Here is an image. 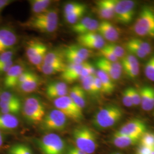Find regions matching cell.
<instances>
[{
	"label": "cell",
	"mask_w": 154,
	"mask_h": 154,
	"mask_svg": "<svg viewBox=\"0 0 154 154\" xmlns=\"http://www.w3.org/2000/svg\"><path fill=\"white\" fill-rule=\"evenodd\" d=\"M97 70H95L94 66L91 65L90 63L85 61L83 63L82 69L81 73L80 80L85 78L86 77L90 76V75H95Z\"/></svg>",
	"instance_id": "39"
},
{
	"label": "cell",
	"mask_w": 154,
	"mask_h": 154,
	"mask_svg": "<svg viewBox=\"0 0 154 154\" xmlns=\"http://www.w3.org/2000/svg\"><path fill=\"white\" fill-rule=\"evenodd\" d=\"M123 103L126 107H131L133 106L130 93V88H126L122 93Z\"/></svg>",
	"instance_id": "47"
},
{
	"label": "cell",
	"mask_w": 154,
	"mask_h": 154,
	"mask_svg": "<svg viewBox=\"0 0 154 154\" xmlns=\"http://www.w3.org/2000/svg\"><path fill=\"white\" fill-rule=\"evenodd\" d=\"M19 102H21L20 98L12 93L5 91L0 94V103H13Z\"/></svg>",
	"instance_id": "38"
},
{
	"label": "cell",
	"mask_w": 154,
	"mask_h": 154,
	"mask_svg": "<svg viewBox=\"0 0 154 154\" xmlns=\"http://www.w3.org/2000/svg\"><path fill=\"white\" fill-rule=\"evenodd\" d=\"M151 154H154V148L152 149V152H151Z\"/></svg>",
	"instance_id": "57"
},
{
	"label": "cell",
	"mask_w": 154,
	"mask_h": 154,
	"mask_svg": "<svg viewBox=\"0 0 154 154\" xmlns=\"http://www.w3.org/2000/svg\"><path fill=\"white\" fill-rule=\"evenodd\" d=\"M94 76L90 75L83 79L81 81L83 89L85 90L86 93L88 94L91 96L95 97L96 94L94 86Z\"/></svg>",
	"instance_id": "34"
},
{
	"label": "cell",
	"mask_w": 154,
	"mask_h": 154,
	"mask_svg": "<svg viewBox=\"0 0 154 154\" xmlns=\"http://www.w3.org/2000/svg\"><path fill=\"white\" fill-rule=\"evenodd\" d=\"M99 24V22L97 20L92 18L91 17H83L72 25V30L78 35L86 33L97 32Z\"/></svg>",
	"instance_id": "12"
},
{
	"label": "cell",
	"mask_w": 154,
	"mask_h": 154,
	"mask_svg": "<svg viewBox=\"0 0 154 154\" xmlns=\"http://www.w3.org/2000/svg\"><path fill=\"white\" fill-rule=\"evenodd\" d=\"M66 154H87L76 147H72L67 150Z\"/></svg>",
	"instance_id": "54"
},
{
	"label": "cell",
	"mask_w": 154,
	"mask_h": 154,
	"mask_svg": "<svg viewBox=\"0 0 154 154\" xmlns=\"http://www.w3.org/2000/svg\"><path fill=\"white\" fill-rule=\"evenodd\" d=\"M21 109V102L13 103H0V111L2 114H16L19 113Z\"/></svg>",
	"instance_id": "30"
},
{
	"label": "cell",
	"mask_w": 154,
	"mask_h": 154,
	"mask_svg": "<svg viewBox=\"0 0 154 154\" xmlns=\"http://www.w3.org/2000/svg\"><path fill=\"white\" fill-rule=\"evenodd\" d=\"M95 75L100 81L102 86V93L109 95L114 91L116 85L113 81L105 72L98 69Z\"/></svg>",
	"instance_id": "23"
},
{
	"label": "cell",
	"mask_w": 154,
	"mask_h": 154,
	"mask_svg": "<svg viewBox=\"0 0 154 154\" xmlns=\"http://www.w3.org/2000/svg\"><path fill=\"white\" fill-rule=\"evenodd\" d=\"M94 90L97 96L100 93H102V84L100 79L96 76V75L94 76Z\"/></svg>",
	"instance_id": "51"
},
{
	"label": "cell",
	"mask_w": 154,
	"mask_h": 154,
	"mask_svg": "<svg viewBox=\"0 0 154 154\" xmlns=\"http://www.w3.org/2000/svg\"><path fill=\"white\" fill-rule=\"evenodd\" d=\"M122 66L132 65H139V61L138 58L131 54H127L122 58Z\"/></svg>",
	"instance_id": "46"
},
{
	"label": "cell",
	"mask_w": 154,
	"mask_h": 154,
	"mask_svg": "<svg viewBox=\"0 0 154 154\" xmlns=\"http://www.w3.org/2000/svg\"><path fill=\"white\" fill-rule=\"evenodd\" d=\"M9 154H33L31 148L23 143H17L9 148Z\"/></svg>",
	"instance_id": "33"
},
{
	"label": "cell",
	"mask_w": 154,
	"mask_h": 154,
	"mask_svg": "<svg viewBox=\"0 0 154 154\" xmlns=\"http://www.w3.org/2000/svg\"><path fill=\"white\" fill-rule=\"evenodd\" d=\"M67 118L60 110L55 109L46 114L41 122V127L45 131H61L65 130Z\"/></svg>",
	"instance_id": "8"
},
{
	"label": "cell",
	"mask_w": 154,
	"mask_h": 154,
	"mask_svg": "<svg viewBox=\"0 0 154 154\" xmlns=\"http://www.w3.org/2000/svg\"><path fill=\"white\" fill-rule=\"evenodd\" d=\"M66 66L65 63L59 65H47L43 63L39 67V69L46 75H51L60 72H62Z\"/></svg>",
	"instance_id": "29"
},
{
	"label": "cell",
	"mask_w": 154,
	"mask_h": 154,
	"mask_svg": "<svg viewBox=\"0 0 154 154\" xmlns=\"http://www.w3.org/2000/svg\"><path fill=\"white\" fill-rule=\"evenodd\" d=\"M18 125L19 121L14 115L0 114V130H13L16 128Z\"/></svg>",
	"instance_id": "24"
},
{
	"label": "cell",
	"mask_w": 154,
	"mask_h": 154,
	"mask_svg": "<svg viewBox=\"0 0 154 154\" xmlns=\"http://www.w3.org/2000/svg\"><path fill=\"white\" fill-rule=\"evenodd\" d=\"M123 113V110L117 105L106 106L98 110L94 116V126L101 130L109 128L121 121Z\"/></svg>",
	"instance_id": "1"
},
{
	"label": "cell",
	"mask_w": 154,
	"mask_h": 154,
	"mask_svg": "<svg viewBox=\"0 0 154 154\" xmlns=\"http://www.w3.org/2000/svg\"><path fill=\"white\" fill-rule=\"evenodd\" d=\"M69 47L72 51H74L84 62L88 59L91 54V51L90 50L86 49L80 45H72L69 46Z\"/></svg>",
	"instance_id": "36"
},
{
	"label": "cell",
	"mask_w": 154,
	"mask_h": 154,
	"mask_svg": "<svg viewBox=\"0 0 154 154\" xmlns=\"http://www.w3.org/2000/svg\"><path fill=\"white\" fill-rule=\"evenodd\" d=\"M113 154H122L121 153H120V152H115V153H113Z\"/></svg>",
	"instance_id": "58"
},
{
	"label": "cell",
	"mask_w": 154,
	"mask_h": 154,
	"mask_svg": "<svg viewBox=\"0 0 154 154\" xmlns=\"http://www.w3.org/2000/svg\"><path fill=\"white\" fill-rule=\"evenodd\" d=\"M86 9L87 6L77 11H74L69 15L64 16L66 22H68L70 24H72V25L75 24L82 18L84 14L86 11Z\"/></svg>",
	"instance_id": "35"
},
{
	"label": "cell",
	"mask_w": 154,
	"mask_h": 154,
	"mask_svg": "<svg viewBox=\"0 0 154 154\" xmlns=\"http://www.w3.org/2000/svg\"><path fill=\"white\" fill-rule=\"evenodd\" d=\"M144 73L149 79L154 82V55L146 63Z\"/></svg>",
	"instance_id": "43"
},
{
	"label": "cell",
	"mask_w": 154,
	"mask_h": 154,
	"mask_svg": "<svg viewBox=\"0 0 154 154\" xmlns=\"http://www.w3.org/2000/svg\"><path fill=\"white\" fill-rule=\"evenodd\" d=\"M25 71V67L22 65H13L6 73L4 85L6 88H13L17 86V82L21 74Z\"/></svg>",
	"instance_id": "18"
},
{
	"label": "cell",
	"mask_w": 154,
	"mask_h": 154,
	"mask_svg": "<svg viewBox=\"0 0 154 154\" xmlns=\"http://www.w3.org/2000/svg\"><path fill=\"white\" fill-rule=\"evenodd\" d=\"M114 18L119 23L128 25L132 22L135 16V2L131 0H114Z\"/></svg>",
	"instance_id": "7"
},
{
	"label": "cell",
	"mask_w": 154,
	"mask_h": 154,
	"mask_svg": "<svg viewBox=\"0 0 154 154\" xmlns=\"http://www.w3.org/2000/svg\"><path fill=\"white\" fill-rule=\"evenodd\" d=\"M29 2L34 15H37L48 11L51 3V1L50 0H31Z\"/></svg>",
	"instance_id": "27"
},
{
	"label": "cell",
	"mask_w": 154,
	"mask_h": 154,
	"mask_svg": "<svg viewBox=\"0 0 154 154\" xmlns=\"http://www.w3.org/2000/svg\"><path fill=\"white\" fill-rule=\"evenodd\" d=\"M14 65L13 60L7 62L4 64L0 65V74L2 73H6L8 70L11 68V66Z\"/></svg>",
	"instance_id": "53"
},
{
	"label": "cell",
	"mask_w": 154,
	"mask_h": 154,
	"mask_svg": "<svg viewBox=\"0 0 154 154\" xmlns=\"http://www.w3.org/2000/svg\"><path fill=\"white\" fill-rule=\"evenodd\" d=\"M72 137L78 149L87 154L95 152L98 147L97 136L90 127L86 126L75 127L72 131Z\"/></svg>",
	"instance_id": "2"
},
{
	"label": "cell",
	"mask_w": 154,
	"mask_h": 154,
	"mask_svg": "<svg viewBox=\"0 0 154 154\" xmlns=\"http://www.w3.org/2000/svg\"><path fill=\"white\" fill-rule=\"evenodd\" d=\"M98 69L105 72L110 78L116 81L120 79L123 72L122 66L119 62H111L100 58L96 62Z\"/></svg>",
	"instance_id": "11"
},
{
	"label": "cell",
	"mask_w": 154,
	"mask_h": 154,
	"mask_svg": "<svg viewBox=\"0 0 154 154\" xmlns=\"http://www.w3.org/2000/svg\"><path fill=\"white\" fill-rule=\"evenodd\" d=\"M17 42V35L11 28H0V54L11 50Z\"/></svg>",
	"instance_id": "13"
},
{
	"label": "cell",
	"mask_w": 154,
	"mask_h": 154,
	"mask_svg": "<svg viewBox=\"0 0 154 154\" xmlns=\"http://www.w3.org/2000/svg\"><path fill=\"white\" fill-rule=\"evenodd\" d=\"M37 144L42 154H65V142L55 133L46 134L39 139Z\"/></svg>",
	"instance_id": "5"
},
{
	"label": "cell",
	"mask_w": 154,
	"mask_h": 154,
	"mask_svg": "<svg viewBox=\"0 0 154 154\" xmlns=\"http://www.w3.org/2000/svg\"><path fill=\"white\" fill-rule=\"evenodd\" d=\"M64 58L66 59L69 63L80 65L85 62L82 60L72 51L69 46L66 47L63 51Z\"/></svg>",
	"instance_id": "32"
},
{
	"label": "cell",
	"mask_w": 154,
	"mask_h": 154,
	"mask_svg": "<svg viewBox=\"0 0 154 154\" xmlns=\"http://www.w3.org/2000/svg\"><path fill=\"white\" fill-rule=\"evenodd\" d=\"M130 39L134 44L137 45L139 48L144 51L147 55H149L151 53L152 47L149 42L138 38H132Z\"/></svg>",
	"instance_id": "42"
},
{
	"label": "cell",
	"mask_w": 154,
	"mask_h": 154,
	"mask_svg": "<svg viewBox=\"0 0 154 154\" xmlns=\"http://www.w3.org/2000/svg\"><path fill=\"white\" fill-rule=\"evenodd\" d=\"M123 72L130 78H135L139 74V64L122 66Z\"/></svg>",
	"instance_id": "41"
},
{
	"label": "cell",
	"mask_w": 154,
	"mask_h": 154,
	"mask_svg": "<svg viewBox=\"0 0 154 154\" xmlns=\"http://www.w3.org/2000/svg\"><path fill=\"white\" fill-rule=\"evenodd\" d=\"M14 51L11 50L0 54V65L13 60Z\"/></svg>",
	"instance_id": "48"
},
{
	"label": "cell",
	"mask_w": 154,
	"mask_h": 154,
	"mask_svg": "<svg viewBox=\"0 0 154 154\" xmlns=\"http://www.w3.org/2000/svg\"><path fill=\"white\" fill-rule=\"evenodd\" d=\"M83 63L80 65L69 63L67 65H66L63 72H62V79L66 82L70 83L79 79L82 69Z\"/></svg>",
	"instance_id": "20"
},
{
	"label": "cell",
	"mask_w": 154,
	"mask_h": 154,
	"mask_svg": "<svg viewBox=\"0 0 154 154\" xmlns=\"http://www.w3.org/2000/svg\"><path fill=\"white\" fill-rule=\"evenodd\" d=\"M54 105L67 118L75 122L81 121L83 119V110L78 106L68 95L54 100Z\"/></svg>",
	"instance_id": "6"
},
{
	"label": "cell",
	"mask_w": 154,
	"mask_h": 154,
	"mask_svg": "<svg viewBox=\"0 0 154 154\" xmlns=\"http://www.w3.org/2000/svg\"><path fill=\"white\" fill-rule=\"evenodd\" d=\"M25 26L42 33H52L54 32L58 28V22H43L30 18L25 23Z\"/></svg>",
	"instance_id": "19"
},
{
	"label": "cell",
	"mask_w": 154,
	"mask_h": 154,
	"mask_svg": "<svg viewBox=\"0 0 154 154\" xmlns=\"http://www.w3.org/2000/svg\"><path fill=\"white\" fill-rule=\"evenodd\" d=\"M142 108L144 111H151L154 108V88L144 86L139 90Z\"/></svg>",
	"instance_id": "17"
},
{
	"label": "cell",
	"mask_w": 154,
	"mask_h": 154,
	"mask_svg": "<svg viewBox=\"0 0 154 154\" xmlns=\"http://www.w3.org/2000/svg\"><path fill=\"white\" fill-rule=\"evenodd\" d=\"M105 46L109 49H110L118 59L122 58L126 54L124 48L121 46H119L114 43H110L109 44L105 45Z\"/></svg>",
	"instance_id": "44"
},
{
	"label": "cell",
	"mask_w": 154,
	"mask_h": 154,
	"mask_svg": "<svg viewBox=\"0 0 154 154\" xmlns=\"http://www.w3.org/2000/svg\"><path fill=\"white\" fill-rule=\"evenodd\" d=\"M85 7H86V5L81 2H71L69 3H67L64 6V10H63L64 16L69 15L74 11H77Z\"/></svg>",
	"instance_id": "40"
},
{
	"label": "cell",
	"mask_w": 154,
	"mask_h": 154,
	"mask_svg": "<svg viewBox=\"0 0 154 154\" xmlns=\"http://www.w3.org/2000/svg\"><path fill=\"white\" fill-rule=\"evenodd\" d=\"M64 55L63 53L59 51L54 50L47 53L45 57L44 63L47 65H59L64 64Z\"/></svg>",
	"instance_id": "26"
},
{
	"label": "cell",
	"mask_w": 154,
	"mask_h": 154,
	"mask_svg": "<svg viewBox=\"0 0 154 154\" xmlns=\"http://www.w3.org/2000/svg\"><path fill=\"white\" fill-rule=\"evenodd\" d=\"M130 93L133 106H137L140 105L141 99L139 90L130 87Z\"/></svg>",
	"instance_id": "49"
},
{
	"label": "cell",
	"mask_w": 154,
	"mask_h": 154,
	"mask_svg": "<svg viewBox=\"0 0 154 154\" xmlns=\"http://www.w3.org/2000/svg\"><path fill=\"white\" fill-rule=\"evenodd\" d=\"M47 53V46L40 41L32 40L28 44L26 53L28 60L39 69L43 64Z\"/></svg>",
	"instance_id": "9"
},
{
	"label": "cell",
	"mask_w": 154,
	"mask_h": 154,
	"mask_svg": "<svg viewBox=\"0 0 154 154\" xmlns=\"http://www.w3.org/2000/svg\"><path fill=\"white\" fill-rule=\"evenodd\" d=\"M96 11L99 17L103 21L114 18V0H100L96 2Z\"/></svg>",
	"instance_id": "15"
},
{
	"label": "cell",
	"mask_w": 154,
	"mask_h": 154,
	"mask_svg": "<svg viewBox=\"0 0 154 154\" xmlns=\"http://www.w3.org/2000/svg\"><path fill=\"white\" fill-rule=\"evenodd\" d=\"M139 138L121 135L115 132L111 138V142L116 147L125 149L130 146H134L139 143Z\"/></svg>",
	"instance_id": "21"
},
{
	"label": "cell",
	"mask_w": 154,
	"mask_h": 154,
	"mask_svg": "<svg viewBox=\"0 0 154 154\" xmlns=\"http://www.w3.org/2000/svg\"><path fill=\"white\" fill-rule=\"evenodd\" d=\"M147 131V126L144 122L139 119H133L125 123L116 133L134 138H140Z\"/></svg>",
	"instance_id": "10"
},
{
	"label": "cell",
	"mask_w": 154,
	"mask_h": 154,
	"mask_svg": "<svg viewBox=\"0 0 154 154\" xmlns=\"http://www.w3.org/2000/svg\"><path fill=\"white\" fill-rule=\"evenodd\" d=\"M68 87L66 83L54 82L48 84L46 88V94L49 99H56L67 95Z\"/></svg>",
	"instance_id": "16"
},
{
	"label": "cell",
	"mask_w": 154,
	"mask_h": 154,
	"mask_svg": "<svg viewBox=\"0 0 154 154\" xmlns=\"http://www.w3.org/2000/svg\"><path fill=\"white\" fill-rule=\"evenodd\" d=\"M132 30L138 36L154 39V8L144 6L140 11Z\"/></svg>",
	"instance_id": "3"
},
{
	"label": "cell",
	"mask_w": 154,
	"mask_h": 154,
	"mask_svg": "<svg viewBox=\"0 0 154 154\" xmlns=\"http://www.w3.org/2000/svg\"><path fill=\"white\" fill-rule=\"evenodd\" d=\"M24 118L30 123H41L46 115V109L42 101L35 96L29 97L25 100L22 107Z\"/></svg>",
	"instance_id": "4"
},
{
	"label": "cell",
	"mask_w": 154,
	"mask_h": 154,
	"mask_svg": "<svg viewBox=\"0 0 154 154\" xmlns=\"http://www.w3.org/2000/svg\"><path fill=\"white\" fill-rule=\"evenodd\" d=\"M3 142H4V139H3V136L2 134L0 131V147L2 146L3 144Z\"/></svg>",
	"instance_id": "56"
},
{
	"label": "cell",
	"mask_w": 154,
	"mask_h": 154,
	"mask_svg": "<svg viewBox=\"0 0 154 154\" xmlns=\"http://www.w3.org/2000/svg\"><path fill=\"white\" fill-rule=\"evenodd\" d=\"M35 73H34L30 71H28V70H25L24 72H22L21 74V75L19 77L18 79V82H17V86L21 84H22V83L25 82L26 81H27L30 78L33 76V75Z\"/></svg>",
	"instance_id": "50"
},
{
	"label": "cell",
	"mask_w": 154,
	"mask_h": 154,
	"mask_svg": "<svg viewBox=\"0 0 154 154\" xmlns=\"http://www.w3.org/2000/svg\"><path fill=\"white\" fill-rule=\"evenodd\" d=\"M125 47L130 54L135 56L137 58L138 57L143 59L147 56L144 51L139 48L137 45L134 44L130 39L128 40L125 44Z\"/></svg>",
	"instance_id": "31"
},
{
	"label": "cell",
	"mask_w": 154,
	"mask_h": 154,
	"mask_svg": "<svg viewBox=\"0 0 154 154\" xmlns=\"http://www.w3.org/2000/svg\"><path fill=\"white\" fill-rule=\"evenodd\" d=\"M69 97L82 110L85 107L86 105V92L81 85L74 86L69 92Z\"/></svg>",
	"instance_id": "22"
},
{
	"label": "cell",
	"mask_w": 154,
	"mask_h": 154,
	"mask_svg": "<svg viewBox=\"0 0 154 154\" xmlns=\"http://www.w3.org/2000/svg\"></svg>",
	"instance_id": "59"
},
{
	"label": "cell",
	"mask_w": 154,
	"mask_h": 154,
	"mask_svg": "<svg viewBox=\"0 0 154 154\" xmlns=\"http://www.w3.org/2000/svg\"><path fill=\"white\" fill-rule=\"evenodd\" d=\"M139 144L154 148V132L146 131L142 135L139 140Z\"/></svg>",
	"instance_id": "37"
},
{
	"label": "cell",
	"mask_w": 154,
	"mask_h": 154,
	"mask_svg": "<svg viewBox=\"0 0 154 154\" xmlns=\"http://www.w3.org/2000/svg\"><path fill=\"white\" fill-rule=\"evenodd\" d=\"M13 1L11 0H0V13L7 6L11 4Z\"/></svg>",
	"instance_id": "55"
},
{
	"label": "cell",
	"mask_w": 154,
	"mask_h": 154,
	"mask_svg": "<svg viewBox=\"0 0 154 154\" xmlns=\"http://www.w3.org/2000/svg\"><path fill=\"white\" fill-rule=\"evenodd\" d=\"M152 149L149 147L139 144L136 151V154H151Z\"/></svg>",
	"instance_id": "52"
},
{
	"label": "cell",
	"mask_w": 154,
	"mask_h": 154,
	"mask_svg": "<svg viewBox=\"0 0 154 154\" xmlns=\"http://www.w3.org/2000/svg\"><path fill=\"white\" fill-rule=\"evenodd\" d=\"M99 54L102 55V58L111 62H118V58L114 55L112 52L106 46L99 50Z\"/></svg>",
	"instance_id": "45"
},
{
	"label": "cell",
	"mask_w": 154,
	"mask_h": 154,
	"mask_svg": "<svg viewBox=\"0 0 154 154\" xmlns=\"http://www.w3.org/2000/svg\"><path fill=\"white\" fill-rule=\"evenodd\" d=\"M97 33L105 40L113 43L119 38L120 33L117 28L108 21H102L100 22L97 29Z\"/></svg>",
	"instance_id": "14"
},
{
	"label": "cell",
	"mask_w": 154,
	"mask_h": 154,
	"mask_svg": "<svg viewBox=\"0 0 154 154\" xmlns=\"http://www.w3.org/2000/svg\"><path fill=\"white\" fill-rule=\"evenodd\" d=\"M34 20L47 22H58V14L56 9H48L42 13L34 15L32 17Z\"/></svg>",
	"instance_id": "28"
},
{
	"label": "cell",
	"mask_w": 154,
	"mask_h": 154,
	"mask_svg": "<svg viewBox=\"0 0 154 154\" xmlns=\"http://www.w3.org/2000/svg\"><path fill=\"white\" fill-rule=\"evenodd\" d=\"M40 81L41 79L36 74H34L32 77L30 78L27 81L18 85V87L23 93H32L35 91L38 87Z\"/></svg>",
	"instance_id": "25"
}]
</instances>
